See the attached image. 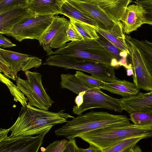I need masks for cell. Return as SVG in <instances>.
Returning a JSON list of instances; mask_svg holds the SVG:
<instances>
[{"mask_svg": "<svg viewBox=\"0 0 152 152\" xmlns=\"http://www.w3.org/2000/svg\"><path fill=\"white\" fill-rule=\"evenodd\" d=\"M52 14H32L25 18L4 34L21 42L25 39H39L51 23L54 17Z\"/></svg>", "mask_w": 152, "mask_h": 152, "instance_id": "ba28073f", "label": "cell"}, {"mask_svg": "<svg viewBox=\"0 0 152 152\" xmlns=\"http://www.w3.org/2000/svg\"><path fill=\"white\" fill-rule=\"evenodd\" d=\"M132 2L140 5L144 10L143 24L152 25V0H137Z\"/></svg>", "mask_w": 152, "mask_h": 152, "instance_id": "f1b7e54d", "label": "cell"}, {"mask_svg": "<svg viewBox=\"0 0 152 152\" xmlns=\"http://www.w3.org/2000/svg\"><path fill=\"white\" fill-rule=\"evenodd\" d=\"M9 129L1 128L0 129V142L4 140L7 137V134Z\"/></svg>", "mask_w": 152, "mask_h": 152, "instance_id": "d590c367", "label": "cell"}, {"mask_svg": "<svg viewBox=\"0 0 152 152\" xmlns=\"http://www.w3.org/2000/svg\"><path fill=\"white\" fill-rule=\"evenodd\" d=\"M70 23L83 37V40H97L99 37L94 26L79 21L71 18Z\"/></svg>", "mask_w": 152, "mask_h": 152, "instance_id": "603a6c76", "label": "cell"}, {"mask_svg": "<svg viewBox=\"0 0 152 152\" xmlns=\"http://www.w3.org/2000/svg\"><path fill=\"white\" fill-rule=\"evenodd\" d=\"M70 23L69 21L64 18L54 16L51 23L39 40L48 55H50L53 52L52 49L62 48L69 42L67 32Z\"/></svg>", "mask_w": 152, "mask_h": 152, "instance_id": "9c48e42d", "label": "cell"}, {"mask_svg": "<svg viewBox=\"0 0 152 152\" xmlns=\"http://www.w3.org/2000/svg\"><path fill=\"white\" fill-rule=\"evenodd\" d=\"M99 37L96 41L101 45L112 56L113 58L119 61L123 58L120 55L122 51L109 41L98 33Z\"/></svg>", "mask_w": 152, "mask_h": 152, "instance_id": "83f0119b", "label": "cell"}, {"mask_svg": "<svg viewBox=\"0 0 152 152\" xmlns=\"http://www.w3.org/2000/svg\"><path fill=\"white\" fill-rule=\"evenodd\" d=\"M75 75L81 83L90 88L101 89L104 84V82L91 76L86 75L80 71H77Z\"/></svg>", "mask_w": 152, "mask_h": 152, "instance_id": "484cf974", "label": "cell"}, {"mask_svg": "<svg viewBox=\"0 0 152 152\" xmlns=\"http://www.w3.org/2000/svg\"><path fill=\"white\" fill-rule=\"evenodd\" d=\"M25 74L26 80L18 77L16 80L17 87L27 96L28 104L48 111L53 102L43 87L41 75L29 70L25 71Z\"/></svg>", "mask_w": 152, "mask_h": 152, "instance_id": "52a82bcc", "label": "cell"}, {"mask_svg": "<svg viewBox=\"0 0 152 152\" xmlns=\"http://www.w3.org/2000/svg\"><path fill=\"white\" fill-rule=\"evenodd\" d=\"M152 137V126L130 124L105 127L84 134L79 137L102 151L125 140L134 137Z\"/></svg>", "mask_w": 152, "mask_h": 152, "instance_id": "3957f363", "label": "cell"}, {"mask_svg": "<svg viewBox=\"0 0 152 152\" xmlns=\"http://www.w3.org/2000/svg\"><path fill=\"white\" fill-rule=\"evenodd\" d=\"M79 10L88 15L97 23L99 28L110 30L115 22L113 21L93 0H68Z\"/></svg>", "mask_w": 152, "mask_h": 152, "instance_id": "4fadbf2b", "label": "cell"}, {"mask_svg": "<svg viewBox=\"0 0 152 152\" xmlns=\"http://www.w3.org/2000/svg\"><path fill=\"white\" fill-rule=\"evenodd\" d=\"M32 14L28 6L17 7L0 13V33L10 29L25 18Z\"/></svg>", "mask_w": 152, "mask_h": 152, "instance_id": "e0dca14e", "label": "cell"}, {"mask_svg": "<svg viewBox=\"0 0 152 152\" xmlns=\"http://www.w3.org/2000/svg\"><path fill=\"white\" fill-rule=\"evenodd\" d=\"M114 22H121L132 0H93Z\"/></svg>", "mask_w": 152, "mask_h": 152, "instance_id": "2e32d148", "label": "cell"}, {"mask_svg": "<svg viewBox=\"0 0 152 152\" xmlns=\"http://www.w3.org/2000/svg\"><path fill=\"white\" fill-rule=\"evenodd\" d=\"M123 152H142V151L139 146L135 145Z\"/></svg>", "mask_w": 152, "mask_h": 152, "instance_id": "74e56055", "label": "cell"}, {"mask_svg": "<svg viewBox=\"0 0 152 152\" xmlns=\"http://www.w3.org/2000/svg\"><path fill=\"white\" fill-rule=\"evenodd\" d=\"M67 37L69 41L76 42L83 40L82 36L70 23L67 30Z\"/></svg>", "mask_w": 152, "mask_h": 152, "instance_id": "1f68e13d", "label": "cell"}, {"mask_svg": "<svg viewBox=\"0 0 152 152\" xmlns=\"http://www.w3.org/2000/svg\"><path fill=\"white\" fill-rule=\"evenodd\" d=\"M46 134L10 137L0 142V152H38Z\"/></svg>", "mask_w": 152, "mask_h": 152, "instance_id": "8fae6325", "label": "cell"}, {"mask_svg": "<svg viewBox=\"0 0 152 152\" xmlns=\"http://www.w3.org/2000/svg\"><path fill=\"white\" fill-rule=\"evenodd\" d=\"M80 148L77 146L75 138L69 140L67 145L62 152H80Z\"/></svg>", "mask_w": 152, "mask_h": 152, "instance_id": "d6a6232c", "label": "cell"}, {"mask_svg": "<svg viewBox=\"0 0 152 152\" xmlns=\"http://www.w3.org/2000/svg\"><path fill=\"white\" fill-rule=\"evenodd\" d=\"M127 75L129 76L132 75H133L134 73L133 69H127Z\"/></svg>", "mask_w": 152, "mask_h": 152, "instance_id": "f35d334b", "label": "cell"}, {"mask_svg": "<svg viewBox=\"0 0 152 152\" xmlns=\"http://www.w3.org/2000/svg\"><path fill=\"white\" fill-rule=\"evenodd\" d=\"M144 13V10L140 5H129L121 21L124 32L129 34L140 27L143 24Z\"/></svg>", "mask_w": 152, "mask_h": 152, "instance_id": "9a60e30c", "label": "cell"}, {"mask_svg": "<svg viewBox=\"0 0 152 152\" xmlns=\"http://www.w3.org/2000/svg\"><path fill=\"white\" fill-rule=\"evenodd\" d=\"M84 94V91H81L80 92L78 95L75 98V101L76 106L79 107L81 105L83 102V96Z\"/></svg>", "mask_w": 152, "mask_h": 152, "instance_id": "e575fe53", "label": "cell"}, {"mask_svg": "<svg viewBox=\"0 0 152 152\" xmlns=\"http://www.w3.org/2000/svg\"><path fill=\"white\" fill-rule=\"evenodd\" d=\"M151 146H152V144H151Z\"/></svg>", "mask_w": 152, "mask_h": 152, "instance_id": "ab89813d", "label": "cell"}, {"mask_svg": "<svg viewBox=\"0 0 152 152\" xmlns=\"http://www.w3.org/2000/svg\"><path fill=\"white\" fill-rule=\"evenodd\" d=\"M145 138L144 137H140L126 139L102 152H123L135 145L141 140Z\"/></svg>", "mask_w": 152, "mask_h": 152, "instance_id": "4316f807", "label": "cell"}, {"mask_svg": "<svg viewBox=\"0 0 152 152\" xmlns=\"http://www.w3.org/2000/svg\"><path fill=\"white\" fill-rule=\"evenodd\" d=\"M97 33L110 42L121 51L129 54L127 45L125 41V35L124 33L121 22H115L110 30L102 29L94 26Z\"/></svg>", "mask_w": 152, "mask_h": 152, "instance_id": "d6986e66", "label": "cell"}, {"mask_svg": "<svg viewBox=\"0 0 152 152\" xmlns=\"http://www.w3.org/2000/svg\"><path fill=\"white\" fill-rule=\"evenodd\" d=\"M28 0H0V13L19 7L28 6Z\"/></svg>", "mask_w": 152, "mask_h": 152, "instance_id": "f546056e", "label": "cell"}, {"mask_svg": "<svg viewBox=\"0 0 152 152\" xmlns=\"http://www.w3.org/2000/svg\"><path fill=\"white\" fill-rule=\"evenodd\" d=\"M61 87L69 89L77 95L84 91L83 102L79 107L75 106L72 112L80 115L84 111L92 108H104L121 113L123 110L119 99L112 97L102 92L100 88H88L81 83L75 76L70 74L61 75Z\"/></svg>", "mask_w": 152, "mask_h": 152, "instance_id": "277c9868", "label": "cell"}, {"mask_svg": "<svg viewBox=\"0 0 152 152\" xmlns=\"http://www.w3.org/2000/svg\"><path fill=\"white\" fill-rule=\"evenodd\" d=\"M130 124L129 118L126 115L91 111L67 121L64 125L55 130V134L70 140L99 129Z\"/></svg>", "mask_w": 152, "mask_h": 152, "instance_id": "7a4b0ae2", "label": "cell"}, {"mask_svg": "<svg viewBox=\"0 0 152 152\" xmlns=\"http://www.w3.org/2000/svg\"><path fill=\"white\" fill-rule=\"evenodd\" d=\"M80 152H102V151L90 145L88 148L86 149L80 148Z\"/></svg>", "mask_w": 152, "mask_h": 152, "instance_id": "8d00e7d4", "label": "cell"}, {"mask_svg": "<svg viewBox=\"0 0 152 152\" xmlns=\"http://www.w3.org/2000/svg\"><path fill=\"white\" fill-rule=\"evenodd\" d=\"M61 110L58 113L45 110L27 104L22 106L19 116L9 129L10 137L46 134L54 125L75 117Z\"/></svg>", "mask_w": 152, "mask_h": 152, "instance_id": "6da1fadb", "label": "cell"}, {"mask_svg": "<svg viewBox=\"0 0 152 152\" xmlns=\"http://www.w3.org/2000/svg\"><path fill=\"white\" fill-rule=\"evenodd\" d=\"M123 110L130 114L137 111L152 113V91L140 92L133 96L119 99Z\"/></svg>", "mask_w": 152, "mask_h": 152, "instance_id": "5bb4252c", "label": "cell"}, {"mask_svg": "<svg viewBox=\"0 0 152 152\" xmlns=\"http://www.w3.org/2000/svg\"><path fill=\"white\" fill-rule=\"evenodd\" d=\"M129 120L140 126H152V113L137 111L129 114Z\"/></svg>", "mask_w": 152, "mask_h": 152, "instance_id": "d4e9b609", "label": "cell"}, {"mask_svg": "<svg viewBox=\"0 0 152 152\" xmlns=\"http://www.w3.org/2000/svg\"><path fill=\"white\" fill-rule=\"evenodd\" d=\"M66 0H28V7L34 15L61 14V7Z\"/></svg>", "mask_w": 152, "mask_h": 152, "instance_id": "ac0fdd59", "label": "cell"}, {"mask_svg": "<svg viewBox=\"0 0 152 152\" xmlns=\"http://www.w3.org/2000/svg\"><path fill=\"white\" fill-rule=\"evenodd\" d=\"M59 54L102 62L111 66L112 56L95 40L88 39L66 43L51 55Z\"/></svg>", "mask_w": 152, "mask_h": 152, "instance_id": "8992f818", "label": "cell"}, {"mask_svg": "<svg viewBox=\"0 0 152 152\" xmlns=\"http://www.w3.org/2000/svg\"><path fill=\"white\" fill-rule=\"evenodd\" d=\"M43 64L85 72L105 82H111L116 79L114 67L102 62L80 58L59 54L50 55Z\"/></svg>", "mask_w": 152, "mask_h": 152, "instance_id": "5b68a950", "label": "cell"}, {"mask_svg": "<svg viewBox=\"0 0 152 152\" xmlns=\"http://www.w3.org/2000/svg\"><path fill=\"white\" fill-rule=\"evenodd\" d=\"M0 54L9 63L11 69L10 79L16 80L18 72L26 71L39 67L42 60L35 56L0 48Z\"/></svg>", "mask_w": 152, "mask_h": 152, "instance_id": "7c38bea8", "label": "cell"}, {"mask_svg": "<svg viewBox=\"0 0 152 152\" xmlns=\"http://www.w3.org/2000/svg\"><path fill=\"white\" fill-rule=\"evenodd\" d=\"M0 79L8 87L15 101L19 102L22 106L27 104L28 98L24 96L23 93L18 88L17 86L1 73L0 74Z\"/></svg>", "mask_w": 152, "mask_h": 152, "instance_id": "cb8c5ba5", "label": "cell"}, {"mask_svg": "<svg viewBox=\"0 0 152 152\" xmlns=\"http://www.w3.org/2000/svg\"><path fill=\"white\" fill-rule=\"evenodd\" d=\"M16 45L8 39L5 37L2 34H0V46L3 48H11Z\"/></svg>", "mask_w": 152, "mask_h": 152, "instance_id": "836d02e7", "label": "cell"}, {"mask_svg": "<svg viewBox=\"0 0 152 152\" xmlns=\"http://www.w3.org/2000/svg\"><path fill=\"white\" fill-rule=\"evenodd\" d=\"M125 41L129 52V54L134 75L133 83L140 89L152 91V77L150 74L139 52L133 43L132 38L125 35Z\"/></svg>", "mask_w": 152, "mask_h": 152, "instance_id": "30bf717a", "label": "cell"}, {"mask_svg": "<svg viewBox=\"0 0 152 152\" xmlns=\"http://www.w3.org/2000/svg\"><path fill=\"white\" fill-rule=\"evenodd\" d=\"M61 14L79 21L98 27L96 23L88 15L66 0L61 7Z\"/></svg>", "mask_w": 152, "mask_h": 152, "instance_id": "44dd1931", "label": "cell"}, {"mask_svg": "<svg viewBox=\"0 0 152 152\" xmlns=\"http://www.w3.org/2000/svg\"><path fill=\"white\" fill-rule=\"evenodd\" d=\"M101 89L113 94L122 96L123 98L129 97L137 95L140 89L134 83L126 80L116 79L111 82H104Z\"/></svg>", "mask_w": 152, "mask_h": 152, "instance_id": "ffe728a7", "label": "cell"}, {"mask_svg": "<svg viewBox=\"0 0 152 152\" xmlns=\"http://www.w3.org/2000/svg\"><path fill=\"white\" fill-rule=\"evenodd\" d=\"M68 142L65 139L56 141L50 143L43 152H62L67 145Z\"/></svg>", "mask_w": 152, "mask_h": 152, "instance_id": "4dcf8cb0", "label": "cell"}, {"mask_svg": "<svg viewBox=\"0 0 152 152\" xmlns=\"http://www.w3.org/2000/svg\"><path fill=\"white\" fill-rule=\"evenodd\" d=\"M132 41L138 49L150 74L152 77V42L145 40H139L132 38Z\"/></svg>", "mask_w": 152, "mask_h": 152, "instance_id": "7402d4cb", "label": "cell"}]
</instances>
